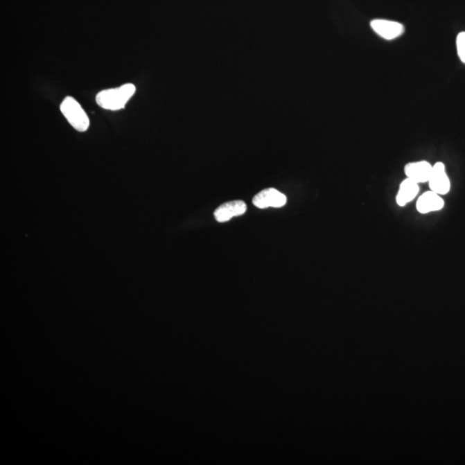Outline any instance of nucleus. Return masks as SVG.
<instances>
[{
	"mask_svg": "<svg viewBox=\"0 0 465 465\" xmlns=\"http://www.w3.org/2000/svg\"><path fill=\"white\" fill-rule=\"evenodd\" d=\"M136 90V87L133 84H125L120 87L108 89L98 92L96 102L103 109L119 111L125 107Z\"/></svg>",
	"mask_w": 465,
	"mask_h": 465,
	"instance_id": "nucleus-1",
	"label": "nucleus"
},
{
	"mask_svg": "<svg viewBox=\"0 0 465 465\" xmlns=\"http://www.w3.org/2000/svg\"><path fill=\"white\" fill-rule=\"evenodd\" d=\"M60 112L71 125L80 132H85L90 125V121L79 103L72 97H67L60 105Z\"/></svg>",
	"mask_w": 465,
	"mask_h": 465,
	"instance_id": "nucleus-2",
	"label": "nucleus"
},
{
	"mask_svg": "<svg viewBox=\"0 0 465 465\" xmlns=\"http://www.w3.org/2000/svg\"><path fill=\"white\" fill-rule=\"evenodd\" d=\"M286 202V195L273 188L261 191L253 198L254 205L258 209L280 208L285 206Z\"/></svg>",
	"mask_w": 465,
	"mask_h": 465,
	"instance_id": "nucleus-3",
	"label": "nucleus"
},
{
	"mask_svg": "<svg viewBox=\"0 0 465 465\" xmlns=\"http://www.w3.org/2000/svg\"><path fill=\"white\" fill-rule=\"evenodd\" d=\"M428 183L430 190L440 196L449 193L450 179L446 173V166L442 162H437L435 166H432V172Z\"/></svg>",
	"mask_w": 465,
	"mask_h": 465,
	"instance_id": "nucleus-4",
	"label": "nucleus"
},
{
	"mask_svg": "<svg viewBox=\"0 0 465 465\" xmlns=\"http://www.w3.org/2000/svg\"><path fill=\"white\" fill-rule=\"evenodd\" d=\"M371 26L376 33L386 40H394L401 37L405 30L402 24L385 19L371 21Z\"/></svg>",
	"mask_w": 465,
	"mask_h": 465,
	"instance_id": "nucleus-5",
	"label": "nucleus"
},
{
	"mask_svg": "<svg viewBox=\"0 0 465 465\" xmlns=\"http://www.w3.org/2000/svg\"><path fill=\"white\" fill-rule=\"evenodd\" d=\"M247 204L241 200L228 202L216 209L214 216L218 222H226L236 216H243L247 211Z\"/></svg>",
	"mask_w": 465,
	"mask_h": 465,
	"instance_id": "nucleus-6",
	"label": "nucleus"
},
{
	"mask_svg": "<svg viewBox=\"0 0 465 465\" xmlns=\"http://www.w3.org/2000/svg\"><path fill=\"white\" fill-rule=\"evenodd\" d=\"M432 172V166L425 161L408 163L404 168L407 177L418 184L428 182Z\"/></svg>",
	"mask_w": 465,
	"mask_h": 465,
	"instance_id": "nucleus-7",
	"label": "nucleus"
},
{
	"mask_svg": "<svg viewBox=\"0 0 465 465\" xmlns=\"http://www.w3.org/2000/svg\"><path fill=\"white\" fill-rule=\"evenodd\" d=\"M444 205H445V202L441 196L430 190L418 198L416 209L421 214H428V213L440 211Z\"/></svg>",
	"mask_w": 465,
	"mask_h": 465,
	"instance_id": "nucleus-8",
	"label": "nucleus"
},
{
	"mask_svg": "<svg viewBox=\"0 0 465 465\" xmlns=\"http://www.w3.org/2000/svg\"><path fill=\"white\" fill-rule=\"evenodd\" d=\"M417 182L408 179H404L401 184L398 193L396 195V203L399 206H405L410 204L416 198L419 191H420V186Z\"/></svg>",
	"mask_w": 465,
	"mask_h": 465,
	"instance_id": "nucleus-9",
	"label": "nucleus"
},
{
	"mask_svg": "<svg viewBox=\"0 0 465 465\" xmlns=\"http://www.w3.org/2000/svg\"><path fill=\"white\" fill-rule=\"evenodd\" d=\"M457 49L461 62L465 64V32H461L457 37Z\"/></svg>",
	"mask_w": 465,
	"mask_h": 465,
	"instance_id": "nucleus-10",
	"label": "nucleus"
}]
</instances>
